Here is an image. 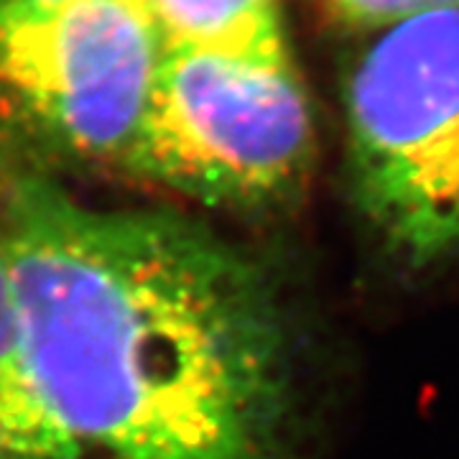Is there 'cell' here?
<instances>
[{
	"label": "cell",
	"mask_w": 459,
	"mask_h": 459,
	"mask_svg": "<svg viewBox=\"0 0 459 459\" xmlns=\"http://www.w3.org/2000/svg\"><path fill=\"white\" fill-rule=\"evenodd\" d=\"M169 51L294 69L276 0H148Z\"/></svg>",
	"instance_id": "obj_5"
},
{
	"label": "cell",
	"mask_w": 459,
	"mask_h": 459,
	"mask_svg": "<svg viewBox=\"0 0 459 459\" xmlns=\"http://www.w3.org/2000/svg\"><path fill=\"white\" fill-rule=\"evenodd\" d=\"M54 0H0V13L3 11H16V8H29V5H44Z\"/></svg>",
	"instance_id": "obj_8"
},
{
	"label": "cell",
	"mask_w": 459,
	"mask_h": 459,
	"mask_svg": "<svg viewBox=\"0 0 459 459\" xmlns=\"http://www.w3.org/2000/svg\"><path fill=\"white\" fill-rule=\"evenodd\" d=\"M344 16L370 26H395L409 18L459 11V0H334Z\"/></svg>",
	"instance_id": "obj_7"
},
{
	"label": "cell",
	"mask_w": 459,
	"mask_h": 459,
	"mask_svg": "<svg viewBox=\"0 0 459 459\" xmlns=\"http://www.w3.org/2000/svg\"><path fill=\"white\" fill-rule=\"evenodd\" d=\"M0 246L23 347L66 431L108 459H286L291 340L268 276L166 210L18 171Z\"/></svg>",
	"instance_id": "obj_1"
},
{
	"label": "cell",
	"mask_w": 459,
	"mask_h": 459,
	"mask_svg": "<svg viewBox=\"0 0 459 459\" xmlns=\"http://www.w3.org/2000/svg\"><path fill=\"white\" fill-rule=\"evenodd\" d=\"M314 151L312 105L296 69L166 49L126 169L207 207L261 214L301 195Z\"/></svg>",
	"instance_id": "obj_3"
},
{
	"label": "cell",
	"mask_w": 459,
	"mask_h": 459,
	"mask_svg": "<svg viewBox=\"0 0 459 459\" xmlns=\"http://www.w3.org/2000/svg\"><path fill=\"white\" fill-rule=\"evenodd\" d=\"M0 459H90L49 406L18 327L0 246Z\"/></svg>",
	"instance_id": "obj_6"
},
{
	"label": "cell",
	"mask_w": 459,
	"mask_h": 459,
	"mask_svg": "<svg viewBox=\"0 0 459 459\" xmlns=\"http://www.w3.org/2000/svg\"><path fill=\"white\" fill-rule=\"evenodd\" d=\"M166 44L148 0H54L0 13V102L54 156L128 164Z\"/></svg>",
	"instance_id": "obj_4"
},
{
	"label": "cell",
	"mask_w": 459,
	"mask_h": 459,
	"mask_svg": "<svg viewBox=\"0 0 459 459\" xmlns=\"http://www.w3.org/2000/svg\"><path fill=\"white\" fill-rule=\"evenodd\" d=\"M358 210L388 253L427 268L459 250V11L388 26L347 84Z\"/></svg>",
	"instance_id": "obj_2"
}]
</instances>
